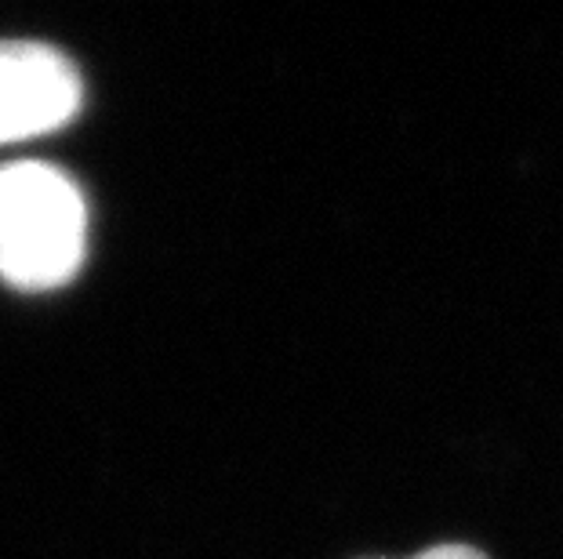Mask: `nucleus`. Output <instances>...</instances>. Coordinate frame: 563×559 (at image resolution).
I'll return each mask as SVG.
<instances>
[{
    "mask_svg": "<svg viewBox=\"0 0 563 559\" xmlns=\"http://www.w3.org/2000/svg\"><path fill=\"white\" fill-rule=\"evenodd\" d=\"M88 251V204L63 168L15 160L0 168V280L52 291L77 277Z\"/></svg>",
    "mask_w": 563,
    "mask_h": 559,
    "instance_id": "f257e3e1",
    "label": "nucleus"
},
{
    "mask_svg": "<svg viewBox=\"0 0 563 559\" xmlns=\"http://www.w3.org/2000/svg\"><path fill=\"white\" fill-rule=\"evenodd\" d=\"M84 102L80 74L41 41H0V146L58 131Z\"/></svg>",
    "mask_w": 563,
    "mask_h": 559,
    "instance_id": "f03ea898",
    "label": "nucleus"
},
{
    "mask_svg": "<svg viewBox=\"0 0 563 559\" xmlns=\"http://www.w3.org/2000/svg\"><path fill=\"white\" fill-rule=\"evenodd\" d=\"M415 559H484V552L470 549V545H437V549L418 552Z\"/></svg>",
    "mask_w": 563,
    "mask_h": 559,
    "instance_id": "7ed1b4c3",
    "label": "nucleus"
}]
</instances>
